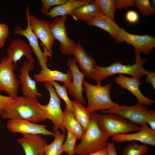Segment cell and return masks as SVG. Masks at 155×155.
<instances>
[{"label": "cell", "mask_w": 155, "mask_h": 155, "mask_svg": "<svg viewBox=\"0 0 155 155\" xmlns=\"http://www.w3.org/2000/svg\"><path fill=\"white\" fill-rule=\"evenodd\" d=\"M36 99L21 96L14 98L7 108L1 114V118L23 120L35 123L45 121L47 119L37 105Z\"/></svg>", "instance_id": "cell-1"}, {"label": "cell", "mask_w": 155, "mask_h": 155, "mask_svg": "<svg viewBox=\"0 0 155 155\" xmlns=\"http://www.w3.org/2000/svg\"><path fill=\"white\" fill-rule=\"evenodd\" d=\"M135 61L132 65L123 64L119 61L112 63L106 67H101L96 65L91 78L95 80L96 84H101V82L109 76L117 74H127L140 80L142 76L148 72L142 65L146 60L140 57V53L135 51Z\"/></svg>", "instance_id": "cell-2"}, {"label": "cell", "mask_w": 155, "mask_h": 155, "mask_svg": "<svg viewBox=\"0 0 155 155\" xmlns=\"http://www.w3.org/2000/svg\"><path fill=\"white\" fill-rule=\"evenodd\" d=\"M91 117L89 127L81 142L75 146V154L87 155L103 149L106 147L110 137L103 131L91 116Z\"/></svg>", "instance_id": "cell-3"}, {"label": "cell", "mask_w": 155, "mask_h": 155, "mask_svg": "<svg viewBox=\"0 0 155 155\" xmlns=\"http://www.w3.org/2000/svg\"><path fill=\"white\" fill-rule=\"evenodd\" d=\"M83 87L88 100L87 109L89 113L110 109L119 105L111 98V84L94 85L84 80Z\"/></svg>", "instance_id": "cell-4"}, {"label": "cell", "mask_w": 155, "mask_h": 155, "mask_svg": "<svg viewBox=\"0 0 155 155\" xmlns=\"http://www.w3.org/2000/svg\"><path fill=\"white\" fill-rule=\"evenodd\" d=\"M90 114L103 131L110 137L137 131L140 129V127L116 114H99L96 112Z\"/></svg>", "instance_id": "cell-5"}, {"label": "cell", "mask_w": 155, "mask_h": 155, "mask_svg": "<svg viewBox=\"0 0 155 155\" xmlns=\"http://www.w3.org/2000/svg\"><path fill=\"white\" fill-rule=\"evenodd\" d=\"M44 85L49 93V102L46 105H43L40 103L36 99L35 100L36 103L46 119L52 121L54 132L60 129L63 133H65L66 129L63 122L64 113L61 108L60 98L50 82H44Z\"/></svg>", "instance_id": "cell-6"}, {"label": "cell", "mask_w": 155, "mask_h": 155, "mask_svg": "<svg viewBox=\"0 0 155 155\" xmlns=\"http://www.w3.org/2000/svg\"><path fill=\"white\" fill-rule=\"evenodd\" d=\"M28 5L26 11V20L28 21L35 35L40 40L44 52L48 57H52L53 54L52 47L55 39L50 30V22L47 20L37 18L34 15H30Z\"/></svg>", "instance_id": "cell-7"}, {"label": "cell", "mask_w": 155, "mask_h": 155, "mask_svg": "<svg viewBox=\"0 0 155 155\" xmlns=\"http://www.w3.org/2000/svg\"><path fill=\"white\" fill-rule=\"evenodd\" d=\"M15 65L6 57L2 58L0 63V92H6L12 98L18 96L19 84L14 73Z\"/></svg>", "instance_id": "cell-8"}, {"label": "cell", "mask_w": 155, "mask_h": 155, "mask_svg": "<svg viewBox=\"0 0 155 155\" xmlns=\"http://www.w3.org/2000/svg\"><path fill=\"white\" fill-rule=\"evenodd\" d=\"M149 110L146 106L138 102L132 106L119 105L110 109L101 111L100 112L117 115L134 124L141 126L146 124V119Z\"/></svg>", "instance_id": "cell-9"}, {"label": "cell", "mask_w": 155, "mask_h": 155, "mask_svg": "<svg viewBox=\"0 0 155 155\" xmlns=\"http://www.w3.org/2000/svg\"><path fill=\"white\" fill-rule=\"evenodd\" d=\"M117 42L125 41L132 45L135 51L145 54H149L155 46V38L148 35L133 34L120 28L118 36L116 40Z\"/></svg>", "instance_id": "cell-10"}, {"label": "cell", "mask_w": 155, "mask_h": 155, "mask_svg": "<svg viewBox=\"0 0 155 155\" xmlns=\"http://www.w3.org/2000/svg\"><path fill=\"white\" fill-rule=\"evenodd\" d=\"M66 20L67 16L57 17L50 22V27L55 40H57L60 43L61 52L64 54L72 55V39L68 38L65 26Z\"/></svg>", "instance_id": "cell-11"}, {"label": "cell", "mask_w": 155, "mask_h": 155, "mask_svg": "<svg viewBox=\"0 0 155 155\" xmlns=\"http://www.w3.org/2000/svg\"><path fill=\"white\" fill-rule=\"evenodd\" d=\"M46 127L45 125L20 119L9 120L7 123V129L12 133H20L23 135L42 134L54 136V132L47 130Z\"/></svg>", "instance_id": "cell-12"}, {"label": "cell", "mask_w": 155, "mask_h": 155, "mask_svg": "<svg viewBox=\"0 0 155 155\" xmlns=\"http://www.w3.org/2000/svg\"><path fill=\"white\" fill-rule=\"evenodd\" d=\"M67 65L72 75V82L67 88L69 93L75 101L85 104L86 102L83 97L82 92L83 82L86 75L79 70L78 66L73 58L69 57Z\"/></svg>", "instance_id": "cell-13"}, {"label": "cell", "mask_w": 155, "mask_h": 155, "mask_svg": "<svg viewBox=\"0 0 155 155\" xmlns=\"http://www.w3.org/2000/svg\"><path fill=\"white\" fill-rule=\"evenodd\" d=\"M34 66V64L29 63L27 61H25L20 69L18 78L19 84L21 85L24 96L35 100L37 97H42L43 95L38 91L36 82L30 76L29 72L33 69Z\"/></svg>", "instance_id": "cell-14"}, {"label": "cell", "mask_w": 155, "mask_h": 155, "mask_svg": "<svg viewBox=\"0 0 155 155\" xmlns=\"http://www.w3.org/2000/svg\"><path fill=\"white\" fill-rule=\"evenodd\" d=\"M133 133L118 134L112 137V140L116 143L137 141L144 144L155 146V131L151 129L147 124L141 126L139 130Z\"/></svg>", "instance_id": "cell-15"}, {"label": "cell", "mask_w": 155, "mask_h": 155, "mask_svg": "<svg viewBox=\"0 0 155 155\" xmlns=\"http://www.w3.org/2000/svg\"><path fill=\"white\" fill-rule=\"evenodd\" d=\"M27 25L25 29H24L20 26H17L14 30V33L23 36L27 38L29 46L36 57L42 70L46 69L48 68L46 65L48 61V56L41 49L38 38L32 30L28 21L27 20Z\"/></svg>", "instance_id": "cell-16"}, {"label": "cell", "mask_w": 155, "mask_h": 155, "mask_svg": "<svg viewBox=\"0 0 155 155\" xmlns=\"http://www.w3.org/2000/svg\"><path fill=\"white\" fill-rule=\"evenodd\" d=\"M17 139L22 148L25 155H44L47 142L40 134H24Z\"/></svg>", "instance_id": "cell-17"}, {"label": "cell", "mask_w": 155, "mask_h": 155, "mask_svg": "<svg viewBox=\"0 0 155 155\" xmlns=\"http://www.w3.org/2000/svg\"><path fill=\"white\" fill-rule=\"evenodd\" d=\"M114 82L121 88L127 89L132 93L137 98L138 103L149 106L154 103V100L146 97L141 92L139 88V86L142 85L140 80L120 74L115 78Z\"/></svg>", "instance_id": "cell-18"}, {"label": "cell", "mask_w": 155, "mask_h": 155, "mask_svg": "<svg viewBox=\"0 0 155 155\" xmlns=\"http://www.w3.org/2000/svg\"><path fill=\"white\" fill-rule=\"evenodd\" d=\"M25 56L30 63L34 64L35 60L32 55V50L23 39L17 38L12 40L7 48V57L16 65Z\"/></svg>", "instance_id": "cell-19"}, {"label": "cell", "mask_w": 155, "mask_h": 155, "mask_svg": "<svg viewBox=\"0 0 155 155\" xmlns=\"http://www.w3.org/2000/svg\"><path fill=\"white\" fill-rule=\"evenodd\" d=\"M71 43L74 59L78 63L82 72L88 78H91L94 67L96 65L95 60L86 53L80 43H76L72 39Z\"/></svg>", "instance_id": "cell-20"}, {"label": "cell", "mask_w": 155, "mask_h": 155, "mask_svg": "<svg viewBox=\"0 0 155 155\" xmlns=\"http://www.w3.org/2000/svg\"><path fill=\"white\" fill-rule=\"evenodd\" d=\"M34 80L38 82H46L59 81L63 82L67 88L70 86L72 80V75L69 69L64 73L60 71L52 70L48 68L42 70L38 73L33 76Z\"/></svg>", "instance_id": "cell-21"}, {"label": "cell", "mask_w": 155, "mask_h": 155, "mask_svg": "<svg viewBox=\"0 0 155 155\" xmlns=\"http://www.w3.org/2000/svg\"><path fill=\"white\" fill-rule=\"evenodd\" d=\"M90 26H94L102 29L108 32L115 40L117 38L120 28L113 20L101 13L87 22Z\"/></svg>", "instance_id": "cell-22"}, {"label": "cell", "mask_w": 155, "mask_h": 155, "mask_svg": "<svg viewBox=\"0 0 155 155\" xmlns=\"http://www.w3.org/2000/svg\"><path fill=\"white\" fill-rule=\"evenodd\" d=\"M102 13L100 7L94 1L78 7L72 11L70 15L75 20L87 22Z\"/></svg>", "instance_id": "cell-23"}, {"label": "cell", "mask_w": 155, "mask_h": 155, "mask_svg": "<svg viewBox=\"0 0 155 155\" xmlns=\"http://www.w3.org/2000/svg\"><path fill=\"white\" fill-rule=\"evenodd\" d=\"M92 0H68L62 5L56 6L49 11L48 16L51 18L59 16L64 17L70 15L71 13L78 7L93 1Z\"/></svg>", "instance_id": "cell-24"}, {"label": "cell", "mask_w": 155, "mask_h": 155, "mask_svg": "<svg viewBox=\"0 0 155 155\" xmlns=\"http://www.w3.org/2000/svg\"><path fill=\"white\" fill-rule=\"evenodd\" d=\"M63 113V122L66 129L73 132L78 139L81 140L85 133L81 125L76 119L73 113L66 108Z\"/></svg>", "instance_id": "cell-25"}, {"label": "cell", "mask_w": 155, "mask_h": 155, "mask_svg": "<svg viewBox=\"0 0 155 155\" xmlns=\"http://www.w3.org/2000/svg\"><path fill=\"white\" fill-rule=\"evenodd\" d=\"M74 115L82 127L85 132L88 129L90 122V113L82 103L75 100H71Z\"/></svg>", "instance_id": "cell-26"}, {"label": "cell", "mask_w": 155, "mask_h": 155, "mask_svg": "<svg viewBox=\"0 0 155 155\" xmlns=\"http://www.w3.org/2000/svg\"><path fill=\"white\" fill-rule=\"evenodd\" d=\"M54 139L51 144L45 146V155H61L63 153L62 146L66 137L65 133H61L59 130L54 132Z\"/></svg>", "instance_id": "cell-27"}, {"label": "cell", "mask_w": 155, "mask_h": 155, "mask_svg": "<svg viewBox=\"0 0 155 155\" xmlns=\"http://www.w3.org/2000/svg\"><path fill=\"white\" fill-rule=\"evenodd\" d=\"M94 1L100 7L103 14L114 21V16L116 10L115 0H95Z\"/></svg>", "instance_id": "cell-28"}, {"label": "cell", "mask_w": 155, "mask_h": 155, "mask_svg": "<svg viewBox=\"0 0 155 155\" xmlns=\"http://www.w3.org/2000/svg\"><path fill=\"white\" fill-rule=\"evenodd\" d=\"M50 82L55 88L59 97L60 98H61L65 102L66 104L65 108L73 113V107L71 100L69 99L67 95V87L64 84L62 86L55 81Z\"/></svg>", "instance_id": "cell-29"}, {"label": "cell", "mask_w": 155, "mask_h": 155, "mask_svg": "<svg viewBox=\"0 0 155 155\" xmlns=\"http://www.w3.org/2000/svg\"><path fill=\"white\" fill-rule=\"evenodd\" d=\"M67 131V135L66 140L62 146V152H65L68 155H75L74 149L78 138L72 132L69 130Z\"/></svg>", "instance_id": "cell-30"}, {"label": "cell", "mask_w": 155, "mask_h": 155, "mask_svg": "<svg viewBox=\"0 0 155 155\" xmlns=\"http://www.w3.org/2000/svg\"><path fill=\"white\" fill-rule=\"evenodd\" d=\"M149 149L146 145L132 143L125 147L123 155H145Z\"/></svg>", "instance_id": "cell-31"}, {"label": "cell", "mask_w": 155, "mask_h": 155, "mask_svg": "<svg viewBox=\"0 0 155 155\" xmlns=\"http://www.w3.org/2000/svg\"><path fill=\"white\" fill-rule=\"evenodd\" d=\"M134 4L144 17L155 13L154 8L148 0H135Z\"/></svg>", "instance_id": "cell-32"}, {"label": "cell", "mask_w": 155, "mask_h": 155, "mask_svg": "<svg viewBox=\"0 0 155 155\" xmlns=\"http://www.w3.org/2000/svg\"><path fill=\"white\" fill-rule=\"evenodd\" d=\"M68 0H42V7L41 12L46 16H48L50 8L54 6L62 5L66 2Z\"/></svg>", "instance_id": "cell-33"}, {"label": "cell", "mask_w": 155, "mask_h": 155, "mask_svg": "<svg viewBox=\"0 0 155 155\" xmlns=\"http://www.w3.org/2000/svg\"><path fill=\"white\" fill-rule=\"evenodd\" d=\"M9 34V30L7 25L4 23H0V48L4 45Z\"/></svg>", "instance_id": "cell-34"}, {"label": "cell", "mask_w": 155, "mask_h": 155, "mask_svg": "<svg viewBox=\"0 0 155 155\" xmlns=\"http://www.w3.org/2000/svg\"><path fill=\"white\" fill-rule=\"evenodd\" d=\"M14 98L0 94V115L8 107Z\"/></svg>", "instance_id": "cell-35"}, {"label": "cell", "mask_w": 155, "mask_h": 155, "mask_svg": "<svg viewBox=\"0 0 155 155\" xmlns=\"http://www.w3.org/2000/svg\"><path fill=\"white\" fill-rule=\"evenodd\" d=\"M115 1L116 10L127 9L135 6L134 0H116Z\"/></svg>", "instance_id": "cell-36"}, {"label": "cell", "mask_w": 155, "mask_h": 155, "mask_svg": "<svg viewBox=\"0 0 155 155\" xmlns=\"http://www.w3.org/2000/svg\"><path fill=\"white\" fill-rule=\"evenodd\" d=\"M146 124H148L150 128L155 131V111L154 110H150L147 115L146 119Z\"/></svg>", "instance_id": "cell-37"}, {"label": "cell", "mask_w": 155, "mask_h": 155, "mask_svg": "<svg viewBox=\"0 0 155 155\" xmlns=\"http://www.w3.org/2000/svg\"><path fill=\"white\" fill-rule=\"evenodd\" d=\"M139 17L137 13L133 10H130L127 11L125 15L127 20L132 24L137 23L139 20Z\"/></svg>", "instance_id": "cell-38"}, {"label": "cell", "mask_w": 155, "mask_h": 155, "mask_svg": "<svg viewBox=\"0 0 155 155\" xmlns=\"http://www.w3.org/2000/svg\"><path fill=\"white\" fill-rule=\"evenodd\" d=\"M146 77L145 79L146 83H149L152 86L153 88L155 89V72L154 71H148L146 75Z\"/></svg>", "instance_id": "cell-39"}, {"label": "cell", "mask_w": 155, "mask_h": 155, "mask_svg": "<svg viewBox=\"0 0 155 155\" xmlns=\"http://www.w3.org/2000/svg\"><path fill=\"white\" fill-rule=\"evenodd\" d=\"M106 149L107 155H118L116 152V148L113 142L108 143Z\"/></svg>", "instance_id": "cell-40"}, {"label": "cell", "mask_w": 155, "mask_h": 155, "mask_svg": "<svg viewBox=\"0 0 155 155\" xmlns=\"http://www.w3.org/2000/svg\"><path fill=\"white\" fill-rule=\"evenodd\" d=\"M87 155H107L106 147L100 150L89 154Z\"/></svg>", "instance_id": "cell-41"}, {"label": "cell", "mask_w": 155, "mask_h": 155, "mask_svg": "<svg viewBox=\"0 0 155 155\" xmlns=\"http://www.w3.org/2000/svg\"><path fill=\"white\" fill-rule=\"evenodd\" d=\"M155 0H153L152 1V6L154 7V6H155Z\"/></svg>", "instance_id": "cell-42"}, {"label": "cell", "mask_w": 155, "mask_h": 155, "mask_svg": "<svg viewBox=\"0 0 155 155\" xmlns=\"http://www.w3.org/2000/svg\"><path fill=\"white\" fill-rule=\"evenodd\" d=\"M1 120L0 119V123H1Z\"/></svg>", "instance_id": "cell-43"}]
</instances>
